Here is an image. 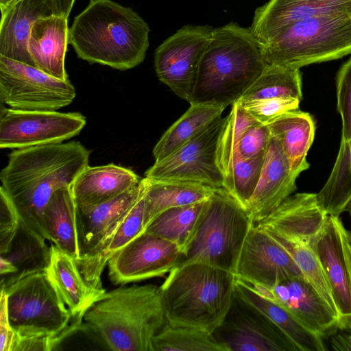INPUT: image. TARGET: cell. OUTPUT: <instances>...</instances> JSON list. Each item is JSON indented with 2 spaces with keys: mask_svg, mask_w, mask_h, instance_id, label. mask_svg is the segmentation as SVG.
I'll list each match as a JSON object with an SVG mask.
<instances>
[{
  "mask_svg": "<svg viewBox=\"0 0 351 351\" xmlns=\"http://www.w3.org/2000/svg\"><path fill=\"white\" fill-rule=\"evenodd\" d=\"M90 152L78 141L16 149L1 170V187L21 221L47 240L43 216L53 195L71 186L88 166Z\"/></svg>",
  "mask_w": 351,
  "mask_h": 351,
  "instance_id": "obj_1",
  "label": "cell"
},
{
  "mask_svg": "<svg viewBox=\"0 0 351 351\" xmlns=\"http://www.w3.org/2000/svg\"><path fill=\"white\" fill-rule=\"evenodd\" d=\"M265 65L250 27L230 22L213 28L189 103L226 108L241 98Z\"/></svg>",
  "mask_w": 351,
  "mask_h": 351,
  "instance_id": "obj_2",
  "label": "cell"
},
{
  "mask_svg": "<svg viewBox=\"0 0 351 351\" xmlns=\"http://www.w3.org/2000/svg\"><path fill=\"white\" fill-rule=\"evenodd\" d=\"M150 29L132 8L112 0H91L69 28L77 57L125 71L143 62Z\"/></svg>",
  "mask_w": 351,
  "mask_h": 351,
  "instance_id": "obj_3",
  "label": "cell"
},
{
  "mask_svg": "<svg viewBox=\"0 0 351 351\" xmlns=\"http://www.w3.org/2000/svg\"><path fill=\"white\" fill-rule=\"evenodd\" d=\"M167 322L160 287L147 284L105 292L85 311L82 326L109 350L153 351Z\"/></svg>",
  "mask_w": 351,
  "mask_h": 351,
  "instance_id": "obj_4",
  "label": "cell"
},
{
  "mask_svg": "<svg viewBox=\"0 0 351 351\" xmlns=\"http://www.w3.org/2000/svg\"><path fill=\"white\" fill-rule=\"evenodd\" d=\"M160 286L167 322L215 333L236 298L232 272L207 264L176 266Z\"/></svg>",
  "mask_w": 351,
  "mask_h": 351,
  "instance_id": "obj_5",
  "label": "cell"
},
{
  "mask_svg": "<svg viewBox=\"0 0 351 351\" xmlns=\"http://www.w3.org/2000/svg\"><path fill=\"white\" fill-rule=\"evenodd\" d=\"M252 224L247 210L239 202L224 189H216L206 200L195 231L176 266L201 263L234 274Z\"/></svg>",
  "mask_w": 351,
  "mask_h": 351,
  "instance_id": "obj_6",
  "label": "cell"
},
{
  "mask_svg": "<svg viewBox=\"0 0 351 351\" xmlns=\"http://www.w3.org/2000/svg\"><path fill=\"white\" fill-rule=\"evenodd\" d=\"M267 64L300 69L351 54V14H332L293 23L265 44Z\"/></svg>",
  "mask_w": 351,
  "mask_h": 351,
  "instance_id": "obj_7",
  "label": "cell"
},
{
  "mask_svg": "<svg viewBox=\"0 0 351 351\" xmlns=\"http://www.w3.org/2000/svg\"><path fill=\"white\" fill-rule=\"evenodd\" d=\"M7 296L10 324L15 335L49 337L58 344L81 327L45 270L23 276L1 289Z\"/></svg>",
  "mask_w": 351,
  "mask_h": 351,
  "instance_id": "obj_8",
  "label": "cell"
},
{
  "mask_svg": "<svg viewBox=\"0 0 351 351\" xmlns=\"http://www.w3.org/2000/svg\"><path fill=\"white\" fill-rule=\"evenodd\" d=\"M69 80L53 77L34 66L0 56V98L10 108L57 110L72 103Z\"/></svg>",
  "mask_w": 351,
  "mask_h": 351,
  "instance_id": "obj_9",
  "label": "cell"
},
{
  "mask_svg": "<svg viewBox=\"0 0 351 351\" xmlns=\"http://www.w3.org/2000/svg\"><path fill=\"white\" fill-rule=\"evenodd\" d=\"M225 121V117H219L173 153L155 161L145 171V178L196 182L223 189L224 178L218 165L217 149Z\"/></svg>",
  "mask_w": 351,
  "mask_h": 351,
  "instance_id": "obj_10",
  "label": "cell"
},
{
  "mask_svg": "<svg viewBox=\"0 0 351 351\" xmlns=\"http://www.w3.org/2000/svg\"><path fill=\"white\" fill-rule=\"evenodd\" d=\"M86 123L85 117L79 112L2 108L0 147L22 149L60 143L78 135Z\"/></svg>",
  "mask_w": 351,
  "mask_h": 351,
  "instance_id": "obj_11",
  "label": "cell"
},
{
  "mask_svg": "<svg viewBox=\"0 0 351 351\" xmlns=\"http://www.w3.org/2000/svg\"><path fill=\"white\" fill-rule=\"evenodd\" d=\"M213 30V27L208 25H186L155 51L154 67L158 78L188 102Z\"/></svg>",
  "mask_w": 351,
  "mask_h": 351,
  "instance_id": "obj_12",
  "label": "cell"
},
{
  "mask_svg": "<svg viewBox=\"0 0 351 351\" xmlns=\"http://www.w3.org/2000/svg\"><path fill=\"white\" fill-rule=\"evenodd\" d=\"M329 285L339 326L351 325V232L339 216L328 215L311 245Z\"/></svg>",
  "mask_w": 351,
  "mask_h": 351,
  "instance_id": "obj_13",
  "label": "cell"
},
{
  "mask_svg": "<svg viewBox=\"0 0 351 351\" xmlns=\"http://www.w3.org/2000/svg\"><path fill=\"white\" fill-rule=\"evenodd\" d=\"M182 254L176 244L143 232L112 255L108 277L114 285H125L162 276L177 265Z\"/></svg>",
  "mask_w": 351,
  "mask_h": 351,
  "instance_id": "obj_14",
  "label": "cell"
},
{
  "mask_svg": "<svg viewBox=\"0 0 351 351\" xmlns=\"http://www.w3.org/2000/svg\"><path fill=\"white\" fill-rule=\"evenodd\" d=\"M234 274L251 286L269 289L289 278H306L288 252L254 224L246 237Z\"/></svg>",
  "mask_w": 351,
  "mask_h": 351,
  "instance_id": "obj_15",
  "label": "cell"
},
{
  "mask_svg": "<svg viewBox=\"0 0 351 351\" xmlns=\"http://www.w3.org/2000/svg\"><path fill=\"white\" fill-rule=\"evenodd\" d=\"M147 186V179L145 177L113 199L92 206H76V226L80 251V258L77 263L95 256L104 247L144 195Z\"/></svg>",
  "mask_w": 351,
  "mask_h": 351,
  "instance_id": "obj_16",
  "label": "cell"
},
{
  "mask_svg": "<svg viewBox=\"0 0 351 351\" xmlns=\"http://www.w3.org/2000/svg\"><path fill=\"white\" fill-rule=\"evenodd\" d=\"M223 324V342L228 351H299L274 323L237 298Z\"/></svg>",
  "mask_w": 351,
  "mask_h": 351,
  "instance_id": "obj_17",
  "label": "cell"
},
{
  "mask_svg": "<svg viewBox=\"0 0 351 351\" xmlns=\"http://www.w3.org/2000/svg\"><path fill=\"white\" fill-rule=\"evenodd\" d=\"M252 287L279 304L322 339L339 324L337 312L304 278H289L271 289Z\"/></svg>",
  "mask_w": 351,
  "mask_h": 351,
  "instance_id": "obj_18",
  "label": "cell"
},
{
  "mask_svg": "<svg viewBox=\"0 0 351 351\" xmlns=\"http://www.w3.org/2000/svg\"><path fill=\"white\" fill-rule=\"evenodd\" d=\"M327 216L317 202L316 193H298L254 225L291 242L311 246Z\"/></svg>",
  "mask_w": 351,
  "mask_h": 351,
  "instance_id": "obj_19",
  "label": "cell"
},
{
  "mask_svg": "<svg viewBox=\"0 0 351 351\" xmlns=\"http://www.w3.org/2000/svg\"><path fill=\"white\" fill-rule=\"evenodd\" d=\"M343 13L351 14V0H269L255 10L250 29L265 44L296 21Z\"/></svg>",
  "mask_w": 351,
  "mask_h": 351,
  "instance_id": "obj_20",
  "label": "cell"
},
{
  "mask_svg": "<svg viewBox=\"0 0 351 351\" xmlns=\"http://www.w3.org/2000/svg\"><path fill=\"white\" fill-rule=\"evenodd\" d=\"M294 176L278 141L271 136L261 176L246 210L258 223L297 189Z\"/></svg>",
  "mask_w": 351,
  "mask_h": 351,
  "instance_id": "obj_21",
  "label": "cell"
},
{
  "mask_svg": "<svg viewBox=\"0 0 351 351\" xmlns=\"http://www.w3.org/2000/svg\"><path fill=\"white\" fill-rule=\"evenodd\" d=\"M61 14L53 0H16L1 12L0 56L34 66L27 51L32 27L39 18Z\"/></svg>",
  "mask_w": 351,
  "mask_h": 351,
  "instance_id": "obj_22",
  "label": "cell"
},
{
  "mask_svg": "<svg viewBox=\"0 0 351 351\" xmlns=\"http://www.w3.org/2000/svg\"><path fill=\"white\" fill-rule=\"evenodd\" d=\"M69 34L66 16L53 14L38 19L27 41V51L34 66L53 77L68 80L64 62Z\"/></svg>",
  "mask_w": 351,
  "mask_h": 351,
  "instance_id": "obj_23",
  "label": "cell"
},
{
  "mask_svg": "<svg viewBox=\"0 0 351 351\" xmlns=\"http://www.w3.org/2000/svg\"><path fill=\"white\" fill-rule=\"evenodd\" d=\"M130 169L108 164L86 167L71 186L76 206H86L113 199L140 182Z\"/></svg>",
  "mask_w": 351,
  "mask_h": 351,
  "instance_id": "obj_24",
  "label": "cell"
},
{
  "mask_svg": "<svg viewBox=\"0 0 351 351\" xmlns=\"http://www.w3.org/2000/svg\"><path fill=\"white\" fill-rule=\"evenodd\" d=\"M236 298L277 326L299 351H325L322 337L303 325L277 302L265 297L251 285L236 278Z\"/></svg>",
  "mask_w": 351,
  "mask_h": 351,
  "instance_id": "obj_25",
  "label": "cell"
},
{
  "mask_svg": "<svg viewBox=\"0 0 351 351\" xmlns=\"http://www.w3.org/2000/svg\"><path fill=\"white\" fill-rule=\"evenodd\" d=\"M267 125L271 136L280 143L291 173L298 178L309 168L306 156L315 132L313 117L297 109L280 115Z\"/></svg>",
  "mask_w": 351,
  "mask_h": 351,
  "instance_id": "obj_26",
  "label": "cell"
},
{
  "mask_svg": "<svg viewBox=\"0 0 351 351\" xmlns=\"http://www.w3.org/2000/svg\"><path fill=\"white\" fill-rule=\"evenodd\" d=\"M45 271L72 315L83 318L97 298L81 274L76 261L51 243Z\"/></svg>",
  "mask_w": 351,
  "mask_h": 351,
  "instance_id": "obj_27",
  "label": "cell"
},
{
  "mask_svg": "<svg viewBox=\"0 0 351 351\" xmlns=\"http://www.w3.org/2000/svg\"><path fill=\"white\" fill-rule=\"evenodd\" d=\"M47 240L76 261L80 258L76 226V204L71 186L56 191L43 213Z\"/></svg>",
  "mask_w": 351,
  "mask_h": 351,
  "instance_id": "obj_28",
  "label": "cell"
},
{
  "mask_svg": "<svg viewBox=\"0 0 351 351\" xmlns=\"http://www.w3.org/2000/svg\"><path fill=\"white\" fill-rule=\"evenodd\" d=\"M215 189L196 182L147 179L144 195L145 230L151 221L165 210L204 201Z\"/></svg>",
  "mask_w": 351,
  "mask_h": 351,
  "instance_id": "obj_29",
  "label": "cell"
},
{
  "mask_svg": "<svg viewBox=\"0 0 351 351\" xmlns=\"http://www.w3.org/2000/svg\"><path fill=\"white\" fill-rule=\"evenodd\" d=\"M45 239L26 226L21 221L8 249L1 256L10 262L16 271L1 280V289L12 285L28 274L45 270L50 259V247Z\"/></svg>",
  "mask_w": 351,
  "mask_h": 351,
  "instance_id": "obj_30",
  "label": "cell"
},
{
  "mask_svg": "<svg viewBox=\"0 0 351 351\" xmlns=\"http://www.w3.org/2000/svg\"><path fill=\"white\" fill-rule=\"evenodd\" d=\"M225 108L210 104H190L189 108L163 134L153 149L155 161H160L188 143L215 120Z\"/></svg>",
  "mask_w": 351,
  "mask_h": 351,
  "instance_id": "obj_31",
  "label": "cell"
},
{
  "mask_svg": "<svg viewBox=\"0 0 351 351\" xmlns=\"http://www.w3.org/2000/svg\"><path fill=\"white\" fill-rule=\"evenodd\" d=\"M316 196L320 208L327 215L339 216L346 210L351 199V139H341L331 173Z\"/></svg>",
  "mask_w": 351,
  "mask_h": 351,
  "instance_id": "obj_32",
  "label": "cell"
},
{
  "mask_svg": "<svg viewBox=\"0 0 351 351\" xmlns=\"http://www.w3.org/2000/svg\"><path fill=\"white\" fill-rule=\"evenodd\" d=\"M302 73L292 69L266 64L256 80L239 101H251L274 97L302 99Z\"/></svg>",
  "mask_w": 351,
  "mask_h": 351,
  "instance_id": "obj_33",
  "label": "cell"
},
{
  "mask_svg": "<svg viewBox=\"0 0 351 351\" xmlns=\"http://www.w3.org/2000/svg\"><path fill=\"white\" fill-rule=\"evenodd\" d=\"M206 200L165 210L151 221L145 232L176 244L183 252L195 231Z\"/></svg>",
  "mask_w": 351,
  "mask_h": 351,
  "instance_id": "obj_34",
  "label": "cell"
},
{
  "mask_svg": "<svg viewBox=\"0 0 351 351\" xmlns=\"http://www.w3.org/2000/svg\"><path fill=\"white\" fill-rule=\"evenodd\" d=\"M153 351H228L213 333L167 322L153 339Z\"/></svg>",
  "mask_w": 351,
  "mask_h": 351,
  "instance_id": "obj_35",
  "label": "cell"
},
{
  "mask_svg": "<svg viewBox=\"0 0 351 351\" xmlns=\"http://www.w3.org/2000/svg\"><path fill=\"white\" fill-rule=\"evenodd\" d=\"M229 114L225 117L217 149V162L224 178L223 189L228 191L231 180L232 162L239 141L245 130L258 123L237 101L231 105Z\"/></svg>",
  "mask_w": 351,
  "mask_h": 351,
  "instance_id": "obj_36",
  "label": "cell"
},
{
  "mask_svg": "<svg viewBox=\"0 0 351 351\" xmlns=\"http://www.w3.org/2000/svg\"><path fill=\"white\" fill-rule=\"evenodd\" d=\"M267 232L288 252L306 279L337 313L324 270L312 247L310 245L291 242Z\"/></svg>",
  "mask_w": 351,
  "mask_h": 351,
  "instance_id": "obj_37",
  "label": "cell"
},
{
  "mask_svg": "<svg viewBox=\"0 0 351 351\" xmlns=\"http://www.w3.org/2000/svg\"><path fill=\"white\" fill-rule=\"evenodd\" d=\"M265 155L243 158L234 153L231 180L227 191L245 209L258 182Z\"/></svg>",
  "mask_w": 351,
  "mask_h": 351,
  "instance_id": "obj_38",
  "label": "cell"
},
{
  "mask_svg": "<svg viewBox=\"0 0 351 351\" xmlns=\"http://www.w3.org/2000/svg\"><path fill=\"white\" fill-rule=\"evenodd\" d=\"M300 101L294 97H274L238 101L256 121L267 124L287 112L299 109Z\"/></svg>",
  "mask_w": 351,
  "mask_h": 351,
  "instance_id": "obj_39",
  "label": "cell"
},
{
  "mask_svg": "<svg viewBox=\"0 0 351 351\" xmlns=\"http://www.w3.org/2000/svg\"><path fill=\"white\" fill-rule=\"evenodd\" d=\"M337 109L342 121L341 140L351 139V57L336 76Z\"/></svg>",
  "mask_w": 351,
  "mask_h": 351,
  "instance_id": "obj_40",
  "label": "cell"
},
{
  "mask_svg": "<svg viewBox=\"0 0 351 351\" xmlns=\"http://www.w3.org/2000/svg\"><path fill=\"white\" fill-rule=\"evenodd\" d=\"M271 134L267 124L255 123L248 127L241 135L234 153L243 158L265 155Z\"/></svg>",
  "mask_w": 351,
  "mask_h": 351,
  "instance_id": "obj_41",
  "label": "cell"
},
{
  "mask_svg": "<svg viewBox=\"0 0 351 351\" xmlns=\"http://www.w3.org/2000/svg\"><path fill=\"white\" fill-rule=\"evenodd\" d=\"M21 219L14 203L0 188V254L5 253L19 228Z\"/></svg>",
  "mask_w": 351,
  "mask_h": 351,
  "instance_id": "obj_42",
  "label": "cell"
},
{
  "mask_svg": "<svg viewBox=\"0 0 351 351\" xmlns=\"http://www.w3.org/2000/svg\"><path fill=\"white\" fill-rule=\"evenodd\" d=\"M15 332L10 326L5 293L1 290L0 351H11Z\"/></svg>",
  "mask_w": 351,
  "mask_h": 351,
  "instance_id": "obj_43",
  "label": "cell"
},
{
  "mask_svg": "<svg viewBox=\"0 0 351 351\" xmlns=\"http://www.w3.org/2000/svg\"><path fill=\"white\" fill-rule=\"evenodd\" d=\"M330 348L333 350L351 351V325L346 326H337L326 337Z\"/></svg>",
  "mask_w": 351,
  "mask_h": 351,
  "instance_id": "obj_44",
  "label": "cell"
},
{
  "mask_svg": "<svg viewBox=\"0 0 351 351\" xmlns=\"http://www.w3.org/2000/svg\"><path fill=\"white\" fill-rule=\"evenodd\" d=\"M60 14L69 17L75 0H53Z\"/></svg>",
  "mask_w": 351,
  "mask_h": 351,
  "instance_id": "obj_45",
  "label": "cell"
},
{
  "mask_svg": "<svg viewBox=\"0 0 351 351\" xmlns=\"http://www.w3.org/2000/svg\"><path fill=\"white\" fill-rule=\"evenodd\" d=\"M346 210H348L349 212L350 215L351 217V199H350V202H349V204L348 205Z\"/></svg>",
  "mask_w": 351,
  "mask_h": 351,
  "instance_id": "obj_46",
  "label": "cell"
},
{
  "mask_svg": "<svg viewBox=\"0 0 351 351\" xmlns=\"http://www.w3.org/2000/svg\"><path fill=\"white\" fill-rule=\"evenodd\" d=\"M90 1H91V0H90Z\"/></svg>",
  "mask_w": 351,
  "mask_h": 351,
  "instance_id": "obj_47",
  "label": "cell"
}]
</instances>
